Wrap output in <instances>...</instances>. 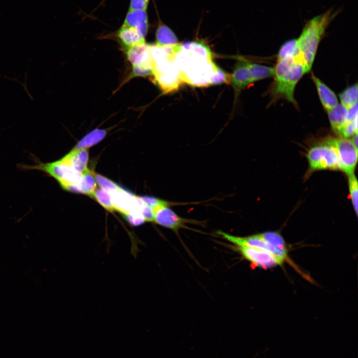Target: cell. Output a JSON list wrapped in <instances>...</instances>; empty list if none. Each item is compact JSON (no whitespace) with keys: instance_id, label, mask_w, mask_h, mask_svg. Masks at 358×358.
<instances>
[{"instance_id":"17","label":"cell","mask_w":358,"mask_h":358,"mask_svg":"<svg viewBox=\"0 0 358 358\" xmlns=\"http://www.w3.org/2000/svg\"><path fill=\"white\" fill-rule=\"evenodd\" d=\"M348 111L341 104H338L328 111V118L333 130L340 135L341 131L348 122Z\"/></svg>"},{"instance_id":"9","label":"cell","mask_w":358,"mask_h":358,"mask_svg":"<svg viewBox=\"0 0 358 358\" xmlns=\"http://www.w3.org/2000/svg\"><path fill=\"white\" fill-rule=\"evenodd\" d=\"M237 247L243 257L256 266L268 268L282 265L276 258L268 251L244 246Z\"/></svg>"},{"instance_id":"5","label":"cell","mask_w":358,"mask_h":358,"mask_svg":"<svg viewBox=\"0 0 358 358\" xmlns=\"http://www.w3.org/2000/svg\"><path fill=\"white\" fill-rule=\"evenodd\" d=\"M311 171L340 170V164L335 147L327 140L311 148L306 154Z\"/></svg>"},{"instance_id":"34","label":"cell","mask_w":358,"mask_h":358,"mask_svg":"<svg viewBox=\"0 0 358 358\" xmlns=\"http://www.w3.org/2000/svg\"><path fill=\"white\" fill-rule=\"evenodd\" d=\"M351 140L355 146L358 148V133L353 135Z\"/></svg>"},{"instance_id":"13","label":"cell","mask_w":358,"mask_h":358,"mask_svg":"<svg viewBox=\"0 0 358 358\" xmlns=\"http://www.w3.org/2000/svg\"><path fill=\"white\" fill-rule=\"evenodd\" d=\"M122 25L134 28L145 38L149 27L147 10H128Z\"/></svg>"},{"instance_id":"21","label":"cell","mask_w":358,"mask_h":358,"mask_svg":"<svg viewBox=\"0 0 358 358\" xmlns=\"http://www.w3.org/2000/svg\"><path fill=\"white\" fill-rule=\"evenodd\" d=\"M257 235L272 247L283 252H287L284 240L278 232L268 231L257 234Z\"/></svg>"},{"instance_id":"14","label":"cell","mask_w":358,"mask_h":358,"mask_svg":"<svg viewBox=\"0 0 358 358\" xmlns=\"http://www.w3.org/2000/svg\"><path fill=\"white\" fill-rule=\"evenodd\" d=\"M311 79L315 85L324 108L327 112L334 108L338 104V98L335 92L313 73L311 74Z\"/></svg>"},{"instance_id":"15","label":"cell","mask_w":358,"mask_h":358,"mask_svg":"<svg viewBox=\"0 0 358 358\" xmlns=\"http://www.w3.org/2000/svg\"><path fill=\"white\" fill-rule=\"evenodd\" d=\"M89 154L87 149H73L61 159L76 171L84 173L87 170Z\"/></svg>"},{"instance_id":"18","label":"cell","mask_w":358,"mask_h":358,"mask_svg":"<svg viewBox=\"0 0 358 358\" xmlns=\"http://www.w3.org/2000/svg\"><path fill=\"white\" fill-rule=\"evenodd\" d=\"M174 32L164 24L159 25L156 32V45L160 47H171L178 44Z\"/></svg>"},{"instance_id":"28","label":"cell","mask_w":358,"mask_h":358,"mask_svg":"<svg viewBox=\"0 0 358 358\" xmlns=\"http://www.w3.org/2000/svg\"><path fill=\"white\" fill-rule=\"evenodd\" d=\"M231 75L219 67H217L209 78L210 85L227 83L230 81Z\"/></svg>"},{"instance_id":"26","label":"cell","mask_w":358,"mask_h":358,"mask_svg":"<svg viewBox=\"0 0 358 358\" xmlns=\"http://www.w3.org/2000/svg\"><path fill=\"white\" fill-rule=\"evenodd\" d=\"M92 173L95 181L97 182L101 188L106 191L109 193L111 194L121 187L110 179L100 174L93 172Z\"/></svg>"},{"instance_id":"10","label":"cell","mask_w":358,"mask_h":358,"mask_svg":"<svg viewBox=\"0 0 358 358\" xmlns=\"http://www.w3.org/2000/svg\"><path fill=\"white\" fill-rule=\"evenodd\" d=\"M111 194L112 203L115 210L123 215L137 209H140L143 202L140 197L120 187Z\"/></svg>"},{"instance_id":"25","label":"cell","mask_w":358,"mask_h":358,"mask_svg":"<svg viewBox=\"0 0 358 358\" xmlns=\"http://www.w3.org/2000/svg\"><path fill=\"white\" fill-rule=\"evenodd\" d=\"M110 194L106 191L100 188L95 189L91 197L94 198L105 209L113 212L115 210Z\"/></svg>"},{"instance_id":"24","label":"cell","mask_w":358,"mask_h":358,"mask_svg":"<svg viewBox=\"0 0 358 358\" xmlns=\"http://www.w3.org/2000/svg\"><path fill=\"white\" fill-rule=\"evenodd\" d=\"M299 54L297 39H290L284 42L280 47L277 55L276 61L288 57H295Z\"/></svg>"},{"instance_id":"20","label":"cell","mask_w":358,"mask_h":358,"mask_svg":"<svg viewBox=\"0 0 358 358\" xmlns=\"http://www.w3.org/2000/svg\"><path fill=\"white\" fill-rule=\"evenodd\" d=\"M249 68L253 83L274 76V68L249 62Z\"/></svg>"},{"instance_id":"19","label":"cell","mask_w":358,"mask_h":358,"mask_svg":"<svg viewBox=\"0 0 358 358\" xmlns=\"http://www.w3.org/2000/svg\"><path fill=\"white\" fill-rule=\"evenodd\" d=\"M106 129H94L83 137L73 149L79 150L91 147L102 141L106 137Z\"/></svg>"},{"instance_id":"4","label":"cell","mask_w":358,"mask_h":358,"mask_svg":"<svg viewBox=\"0 0 358 358\" xmlns=\"http://www.w3.org/2000/svg\"><path fill=\"white\" fill-rule=\"evenodd\" d=\"M24 168L45 173L54 178L64 190L69 185L80 184L83 177L82 173L74 170L61 159L51 163H39Z\"/></svg>"},{"instance_id":"22","label":"cell","mask_w":358,"mask_h":358,"mask_svg":"<svg viewBox=\"0 0 358 358\" xmlns=\"http://www.w3.org/2000/svg\"><path fill=\"white\" fill-rule=\"evenodd\" d=\"M96 184L92 171L88 169L83 173L81 182L78 184L79 193L92 196L96 189Z\"/></svg>"},{"instance_id":"2","label":"cell","mask_w":358,"mask_h":358,"mask_svg":"<svg viewBox=\"0 0 358 358\" xmlns=\"http://www.w3.org/2000/svg\"><path fill=\"white\" fill-rule=\"evenodd\" d=\"M339 12V10L331 8L307 20L297 39L301 57L308 72L326 29Z\"/></svg>"},{"instance_id":"6","label":"cell","mask_w":358,"mask_h":358,"mask_svg":"<svg viewBox=\"0 0 358 358\" xmlns=\"http://www.w3.org/2000/svg\"><path fill=\"white\" fill-rule=\"evenodd\" d=\"M328 141L336 150L340 170L348 176L354 174L358 162V148L355 146L351 140L341 137L330 138Z\"/></svg>"},{"instance_id":"30","label":"cell","mask_w":358,"mask_h":358,"mask_svg":"<svg viewBox=\"0 0 358 358\" xmlns=\"http://www.w3.org/2000/svg\"><path fill=\"white\" fill-rule=\"evenodd\" d=\"M124 216L127 222L133 226H140L145 222L140 209L134 210Z\"/></svg>"},{"instance_id":"27","label":"cell","mask_w":358,"mask_h":358,"mask_svg":"<svg viewBox=\"0 0 358 358\" xmlns=\"http://www.w3.org/2000/svg\"><path fill=\"white\" fill-rule=\"evenodd\" d=\"M349 187L350 194L354 210L358 215V183L357 179L354 174L348 176Z\"/></svg>"},{"instance_id":"31","label":"cell","mask_w":358,"mask_h":358,"mask_svg":"<svg viewBox=\"0 0 358 358\" xmlns=\"http://www.w3.org/2000/svg\"><path fill=\"white\" fill-rule=\"evenodd\" d=\"M140 211L145 222H154V210L153 208L143 203L140 207Z\"/></svg>"},{"instance_id":"29","label":"cell","mask_w":358,"mask_h":358,"mask_svg":"<svg viewBox=\"0 0 358 358\" xmlns=\"http://www.w3.org/2000/svg\"><path fill=\"white\" fill-rule=\"evenodd\" d=\"M140 198L144 204L150 206L154 210L161 206H170L172 204H176L175 202H168L152 196H143Z\"/></svg>"},{"instance_id":"7","label":"cell","mask_w":358,"mask_h":358,"mask_svg":"<svg viewBox=\"0 0 358 358\" xmlns=\"http://www.w3.org/2000/svg\"><path fill=\"white\" fill-rule=\"evenodd\" d=\"M217 234L222 236L236 246H244L261 249L272 254L282 264L288 259L287 252L278 250L258 237L257 234L247 237H238L230 235L222 231H218Z\"/></svg>"},{"instance_id":"23","label":"cell","mask_w":358,"mask_h":358,"mask_svg":"<svg viewBox=\"0 0 358 358\" xmlns=\"http://www.w3.org/2000/svg\"><path fill=\"white\" fill-rule=\"evenodd\" d=\"M358 92L357 83L347 88L339 94L341 104L348 109L358 104Z\"/></svg>"},{"instance_id":"33","label":"cell","mask_w":358,"mask_h":358,"mask_svg":"<svg viewBox=\"0 0 358 358\" xmlns=\"http://www.w3.org/2000/svg\"><path fill=\"white\" fill-rule=\"evenodd\" d=\"M358 119V104L348 109V121L352 122Z\"/></svg>"},{"instance_id":"32","label":"cell","mask_w":358,"mask_h":358,"mask_svg":"<svg viewBox=\"0 0 358 358\" xmlns=\"http://www.w3.org/2000/svg\"><path fill=\"white\" fill-rule=\"evenodd\" d=\"M149 0H131L129 10H147Z\"/></svg>"},{"instance_id":"8","label":"cell","mask_w":358,"mask_h":358,"mask_svg":"<svg viewBox=\"0 0 358 358\" xmlns=\"http://www.w3.org/2000/svg\"><path fill=\"white\" fill-rule=\"evenodd\" d=\"M154 222L176 232L179 229L186 228V224L200 223L195 220L181 217L168 206H161L154 210Z\"/></svg>"},{"instance_id":"12","label":"cell","mask_w":358,"mask_h":358,"mask_svg":"<svg viewBox=\"0 0 358 358\" xmlns=\"http://www.w3.org/2000/svg\"><path fill=\"white\" fill-rule=\"evenodd\" d=\"M231 85L236 92L243 90L253 84L249 68V62L245 60L238 61L231 75Z\"/></svg>"},{"instance_id":"11","label":"cell","mask_w":358,"mask_h":358,"mask_svg":"<svg viewBox=\"0 0 358 358\" xmlns=\"http://www.w3.org/2000/svg\"><path fill=\"white\" fill-rule=\"evenodd\" d=\"M127 60L132 66H152L151 45L145 42L125 49Z\"/></svg>"},{"instance_id":"3","label":"cell","mask_w":358,"mask_h":358,"mask_svg":"<svg viewBox=\"0 0 358 358\" xmlns=\"http://www.w3.org/2000/svg\"><path fill=\"white\" fill-rule=\"evenodd\" d=\"M175 46L160 47L151 45L152 75L155 83L165 93L177 90L183 82L180 71L172 61Z\"/></svg>"},{"instance_id":"16","label":"cell","mask_w":358,"mask_h":358,"mask_svg":"<svg viewBox=\"0 0 358 358\" xmlns=\"http://www.w3.org/2000/svg\"><path fill=\"white\" fill-rule=\"evenodd\" d=\"M117 36L125 49L145 42V38L134 28L122 25Z\"/></svg>"},{"instance_id":"1","label":"cell","mask_w":358,"mask_h":358,"mask_svg":"<svg viewBox=\"0 0 358 358\" xmlns=\"http://www.w3.org/2000/svg\"><path fill=\"white\" fill-rule=\"evenodd\" d=\"M274 72V80L271 90L273 99H285L297 105L294 98L296 86L302 77L308 72L300 54L276 61Z\"/></svg>"}]
</instances>
